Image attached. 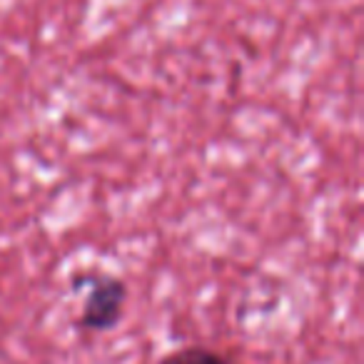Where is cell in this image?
Here are the masks:
<instances>
[{"mask_svg":"<svg viewBox=\"0 0 364 364\" xmlns=\"http://www.w3.org/2000/svg\"><path fill=\"white\" fill-rule=\"evenodd\" d=\"M157 364H235L228 354L220 349L205 347V344H182L160 357Z\"/></svg>","mask_w":364,"mask_h":364,"instance_id":"cell-2","label":"cell"},{"mask_svg":"<svg viewBox=\"0 0 364 364\" xmlns=\"http://www.w3.org/2000/svg\"><path fill=\"white\" fill-rule=\"evenodd\" d=\"M75 289L82 292V302L75 317V329L85 337H97L115 329L125 317L127 284L117 274L87 272L75 279Z\"/></svg>","mask_w":364,"mask_h":364,"instance_id":"cell-1","label":"cell"}]
</instances>
